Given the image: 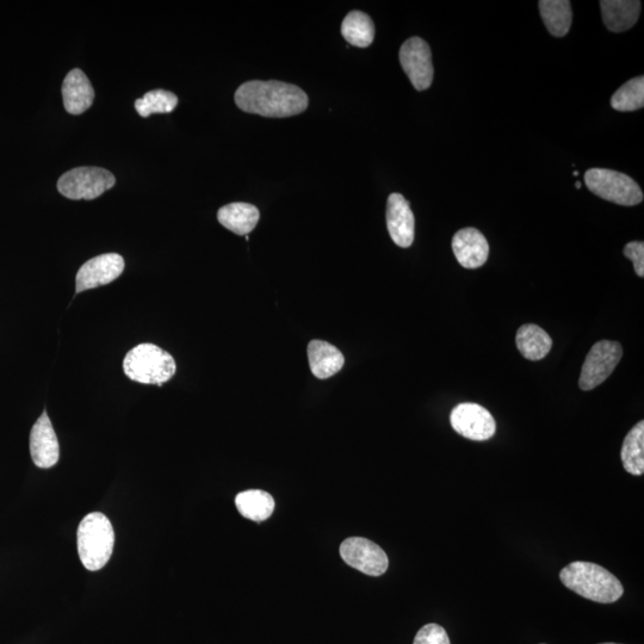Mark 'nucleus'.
<instances>
[{"mask_svg":"<svg viewBox=\"0 0 644 644\" xmlns=\"http://www.w3.org/2000/svg\"><path fill=\"white\" fill-rule=\"evenodd\" d=\"M600 644H618V643H600Z\"/></svg>","mask_w":644,"mask_h":644,"instance_id":"nucleus-30","label":"nucleus"},{"mask_svg":"<svg viewBox=\"0 0 644 644\" xmlns=\"http://www.w3.org/2000/svg\"><path fill=\"white\" fill-rule=\"evenodd\" d=\"M623 467L631 475L644 473V421L630 430L623 442L621 452Z\"/></svg>","mask_w":644,"mask_h":644,"instance_id":"nucleus-23","label":"nucleus"},{"mask_svg":"<svg viewBox=\"0 0 644 644\" xmlns=\"http://www.w3.org/2000/svg\"><path fill=\"white\" fill-rule=\"evenodd\" d=\"M79 559L88 571L96 572L107 565L113 555V524L101 512H92L79 524L77 532Z\"/></svg>","mask_w":644,"mask_h":644,"instance_id":"nucleus-3","label":"nucleus"},{"mask_svg":"<svg viewBox=\"0 0 644 644\" xmlns=\"http://www.w3.org/2000/svg\"><path fill=\"white\" fill-rule=\"evenodd\" d=\"M308 103L306 92L299 86L277 80H252L235 92V104L245 113L274 119L302 114Z\"/></svg>","mask_w":644,"mask_h":644,"instance_id":"nucleus-1","label":"nucleus"},{"mask_svg":"<svg viewBox=\"0 0 644 644\" xmlns=\"http://www.w3.org/2000/svg\"><path fill=\"white\" fill-rule=\"evenodd\" d=\"M516 343L520 354L529 361H541L553 348V340L549 334L534 324H526L519 328Z\"/></svg>","mask_w":644,"mask_h":644,"instance_id":"nucleus-19","label":"nucleus"},{"mask_svg":"<svg viewBox=\"0 0 644 644\" xmlns=\"http://www.w3.org/2000/svg\"><path fill=\"white\" fill-rule=\"evenodd\" d=\"M452 251L457 262L466 269H478L487 262L488 241L478 229L463 228L452 239Z\"/></svg>","mask_w":644,"mask_h":644,"instance_id":"nucleus-14","label":"nucleus"},{"mask_svg":"<svg viewBox=\"0 0 644 644\" xmlns=\"http://www.w3.org/2000/svg\"><path fill=\"white\" fill-rule=\"evenodd\" d=\"M30 455L36 467L48 469L55 466L60 458V447L47 412L37 419L30 432Z\"/></svg>","mask_w":644,"mask_h":644,"instance_id":"nucleus-12","label":"nucleus"},{"mask_svg":"<svg viewBox=\"0 0 644 644\" xmlns=\"http://www.w3.org/2000/svg\"><path fill=\"white\" fill-rule=\"evenodd\" d=\"M259 218L258 208L249 203L227 204L218 212L220 224L238 235L251 233L256 228Z\"/></svg>","mask_w":644,"mask_h":644,"instance_id":"nucleus-18","label":"nucleus"},{"mask_svg":"<svg viewBox=\"0 0 644 644\" xmlns=\"http://www.w3.org/2000/svg\"><path fill=\"white\" fill-rule=\"evenodd\" d=\"M63 98L67 113L80 115L91 108L95 91L86 74L74 68L68 72L63 84Z\"/></svg>","mask_w":644,"mask_h":644,"instance_id":"nucleus-15","label":"nucleus"},{"mask_svg":"<svg viewBox=\"0 0 644 644\" xmlns=\"http://www.w3.org/2000/svg\"><path fill=\"white\" fill-rule=\"evenodd\" d=\"M574 176H575V177L579 176V172H578V171H574Z\"/></svg>","mask_w":644,"mask_h":644,"instance_id":"nucleus-29","label":"nucleus"},{"mask_svg":"<svg viewBox=\"0 0 644 644\" xmlns=\"http://www.w3.org/2000/svg\"><path fill=\"white\" fill-rule=\"evenodd\" d=\"M611 107L622 113L635 111L644 107V78L629 80L611 98Z\"/></svg>","mask_w":644,"mask_h":644,"instance_id":"nucleus-24","label":"nucleus"},{"mask_svg":"<svg viewBox=\"0 0 644 644\" xmlns=\"http://www.w3.org/2000/svg\"><path fill=\"white\" fill-rule=\"evenodd\" d=\"M178 97L170 91L153 90L139 99H136L135 109L141 117L152 114H169L176 109Z\"/></svg>","mask_w":644,"mask_h":644,"instance_id":"nucleus-25","label":"nucleus"},{"mask_svg":"<svg viewBox=\"0 0 644 644\" xmlns=\"http://www.w3.org/2000/svg\"><path fill=\"white\" fill-rule=\"evenodd\" d=\"M387 227L396 245L407 249L413 244L416 220L410 203L400 194H392L388 198Z\"/></svg>","mask_w":644,"mask_h":644,"instance_id":"nucleus-13","label":"nucleus"},{"mask_svg":"<svg viewBox=\"0 0 644 644\" xmlns=\"http://www.w3.org/2000/svg\"><path fill=\"white\" fill-rule=\"evenodd\" d=\"M540 11L549 33L556 37L566 36L571 29L573 12L568 0H541Z\"/></svg>","mask_w":644,"mask_h":644,"instance_id":"nucleus-21","label":"nucleus"},{"mask_svg":"<svg viewBox=\"0 0 644 644\" xmlns=\"http://www.w3.org/2000/svg\"><path fill=\"white\" fill-rule=\"evenodd\" d=\"M575 188L580 189L581 188V183L580 182L575 183Z\"/></svg>","mask_w":644,"mask_h":644,"instance_id":"nucleus-28","label":"nucleus"},{"mask_svg":"<svg viewBox=\"0 0 644 644\" xmlns=\"http://www.w3.org/2000/svg\"><path fill=\"white\" fill-rule=\"evenodd\" d=\"M125 270V259L117 253L92 258L79 269L76 278V291L95 289L114 282Z\"/></svg>","mask_w":644,"mask_h":644,"instance_id":"nucleus-11","label":"nucleus"},{"mask_svg":"<svg viewBox=\"0 0 644 644\" xmlns=\"http://www.w3.org/2000/svg\"><path fill=\"white\" fill-rule=\"evenodd\" d=\"M116 178L102 167H77L64 173L58 182L59 193L70 200H95L114 187Z\"/></svg>","mask_w":644,"mask_h":644,"instance_id":"nucleus-6","label":"nucleus"},{"mask_svg":"<svg viewBox=\"0 0 644 644\" xmlns=\"http://www.w3.org/2000/svg\"><path fill=\"white\" fill-rule=\"evenodd\" d=\"M339 551L346 565L370 577H380L389 567L385 550L364 537L348 538L340 544Z\"/></svg>","mask_w":644,"mask_h":644,"instance_id":"nucleus-8","label":"nucleus"},{"mask_svg":"<svg viewBox=\"0 0 644 644\" xmlns=\"http://www.w3.org/2000/svg\"><path fill=\"white\" fill-rule=\"evenodd\" d=\"M413 644H451L447 631L441 625L431 623L421 628Z\"/></svg>","mask_w":644,"mask_h":644,"instance_id":"nucleus-26","label":"nucleus"},{"mask_svg":"<svg viewBox=\"0 0 644 644\" xmlns=\"http://www.w3.org/2000/svg\"><path fill=\"white\" fill-rule=\"evenodd\" d=\"M560 579L569 590L600 604L616 603L624 593L615 575L592 562H572L562 569Z\"/></svg>","mask_w":644,"mask_h":644,"instance_id":"nucleus-2","label":"nucleus"},{"mask_svg":"<svg viewBox=\"0 0 644 644\" xmlns=\"http://www.w3.org/2000/svg\"><path fill=\"white\" fill-rule=\"evenodd\" d=\"M400 64L414 88L429 89L433 82L432 54L430 46L420 37L407 40L400 49Z\"/></svg>","mask_w":644,"mask_h":644,"instance_id":"nucleus-10","label":"nucleus"},{"mask_svg":"<svg viewBox=\"0 0 644 644\" xmlns=\"http://www.w3.org/2000/svg\"><path fill=\"white\" fill-rule=\"evenodd\" d=\"M308 361L313 375L320 380L330 379L338 374L345 363L342 352L336 346L322 340H312L309 343Z\"/></svg>","mask_w":644,"mask_h":644,"instance_id":"nucleus-16","label":"nucleus"},{"mask_svg":"<svg viewBox=\"0 0 644 644\" xmlns=\"http://www.w3.org/2000/svg\"><path fill=\"white\" fill-rule=\"evenodd\" d=\"M606 28L612 33H623L639 20L641 2L637 0H603L600 2Z\"/></svg>","mask_w":644,"mask_h":644,"instance_id":"nucleus-17","label":"nucleus"},{"mask_svg":"<svg viewBox=\"0 0 644 644\" xmlns=\"http://www.w3.org/2000/svg\"><path fill=\"white\" fill-rule=\"evenodd\" d=\"M585 183L594 195L619 206L633 207L643 201L640 185L621 172L608 169L588 170Z\"/></svg>","mask_w":644,"mask_h":644,"instance_id":"nucleus-5","label":"nucleus"},{"mask_svg":"<svg viewBox=\"0 0 644 644\" xmlns=\"http://www.w3.org/2000/svg\"><path fill=\"white\" fill-rule=\"evenodd\" d=\"M450 424L458 435L470 441L483 442L497 432V424L489 411L478 404H461L452 410Z\"/></svg>","mask_w":644,"mask_h":644,"instance_id":"nucleus-9","label":"nucleus"},{"mask_svg":"<svg viewBox=\"0 0 644 644\" xmlns=\"http://www.w3.org/2000/svg\"><path fill=\"white\" fill-rule=\"evenodd\" d=\"M235 505L240 515L256 523L265 522L275 511V499L268 492L250 489L241 492L235 498Z\"/></svg>","mask_w":644,"mask_h":644,"instance_id":"nucleus-20","label":"nucleus"},{"mask_svg":"<svg viewBox=\"0 0 644 644\" xmlns=\"http://www.w3.org/2000/svg\"><path fill=\"white\" fill-rule=\"evenodd\" d=\"M624 256L634 263L637 276H644V244L642 241H633L624 247Z\"/></svg>","mask_w":644,"mask_h":644,"instance_id":"nucleus-27","label":"nucleus"},{"mask_svg":"<svg viewBox=\"0 0 644 644\" xmlns=\"http://www.w3.org/2000/svg\"><path fill=\"white\" fill-rule=\"evenodd\" d=\"M342 34L350 45L367 48L375 39L374 22L364 12L351 11L343 21Z\"/></svg>","mask_w":644,"mask_h":644,"instance_id":"nucleus-22","label":"nucleus"},{"mask_svg":"<svg viewBox=\"0 0 644 644\" xmlns=\"http://www.w3.org/2000/svg\"><path fill=\"white\" fill-rule=\"evenodd\" d=\"M123 370L129 380L161 386L175 376L177 365L169 352L157 345L140 344L128 352Z\"/></svg>","mask_w":644,"mask_h":644,"instance_id":"nucleus-4","label":"nucleus"},{"mask_svg":"<svg viewBox=\"0 0 644 644\" xmlns=\"http://www.w3.org/2000/svg\"><path fill=\"white\" fill-rule=\"evenodd\" d=\"M623 356L622 345L611 340L594 344L582 365L579 386L585 392L602 385L615 371Z\"/></svg>","mask_w":644,"mask_h":644,"instance_id":"nucleus-7","label":"nucleus"}]
</instances>
